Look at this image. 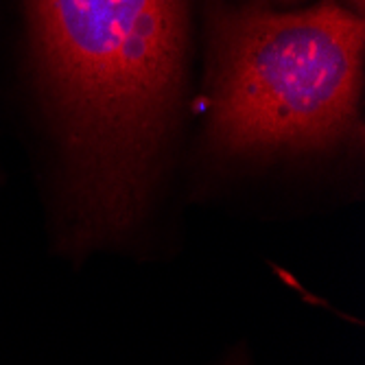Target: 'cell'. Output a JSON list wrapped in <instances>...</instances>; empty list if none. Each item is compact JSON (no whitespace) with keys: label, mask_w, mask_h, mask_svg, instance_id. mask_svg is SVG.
<instances>
[{"label":"cell","mask_w":365,"mask_h":365,"mask_svg":"<svg viewBox=\"0 0 365 365\" xmlns=\"http://www.w3.org/2000/svg\"><path fill=\"white\" fill-rule=\"evenodd\" d=\"M68 158V247L112 241L151 190L184 81V0H22Z\"/></svg>","instance_id":"obj_1"},{"label":"cell","mask_w":365,"mask_h":365,"mask_svg":"<svg viewBox=\"0 0 365 365\" xmlns=\"http://www.w3.org/2000/svg\"><path fill=\"white\" fill-rule=\"evenodd\" d=\"M210 138L227 153L319 149L352 129L363 16L335 0L302 14L215 7Z\"/></svg>","instance_id":"obj_2"},{"label":"cell","mask_w":365,"mask_h":365,"mask_svg":"<svg viewBox=\"0 0 365 365\" xmlns=\"http://www.w3.org/2000/svg\"><path fill=\"white\" fill-rule=\"evenodd\" d=\"M344 3H346V5H344L346 9H350V11L363 16V0H344Z\"/></svg>","instance_id":"obj_3"},{"label":"cell","mask_w":365,"mask_h":365,"mask_svg":"<svg viewBox=\"0 0 365 365\" xmlns=\"http://www.w3.org/2000/svg\"><path fill=\"white\" fill-rule=\"evenodd\" d=\"M227 365H230V363H227ZM232 365H243V361H241V363H232Z\"/></svg>","instance_id":"obj_4"}]
</instances>
